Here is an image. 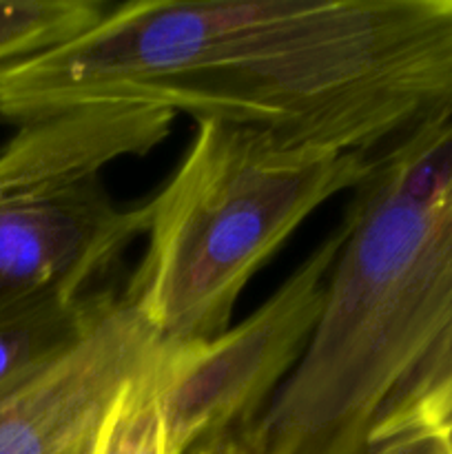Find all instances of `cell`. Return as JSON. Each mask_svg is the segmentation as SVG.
<instances>
[{"label":"cell","mask_w":452,"mask_h":454,"mask_svg":"<svg viewBox=\"0 0 452 454\" xmlns=\"http://www.w3.org/2000/svg\"><path fill=\"white\" fill-rule=\"evenodd\" d=\"M452 102V0H133L0 69V120L97 105L379 153Z\"/></svg>","instance_id":"obj_1"},{"label":"cell","mask_w":452,"mask_h":454,"mask_svg":"<svg viewBox=\"0 0 452 454\" xmlns=\"http://www.w3.org/2000/svg\"><path fill=\"white\" fill-rule=\"evenodd\" d=\"M304 357L248 454H370L452 388V102L372 155Z\"/></svg>","instance_id":"obj_2"},{"label":"cell","mask_w":452,"mask_h":454,"mask_svg":"<svg viewBox=\"0 0 452 454\" xmlns=\"http://www.w3.org/2000/svg\"><path fill=\"white\" fill-rule=\"evenodd\" d=\"M372 155L198 122L149 200L144 260L124 297L164 344L217 337L253 275L323 202L357 189Z\"/></svg>","instance_id":"obj_3"},{"label":"cell","mask_w":452,"mask_h":454,"mask_svg":"<svg viewBox=\"0 0 452 454\" xmlns=\"http://www.w3.org/2000/svg\"><path fill=\"white\" fill-rule=\"evenodd\" d=\"M177 115L97 105L18 127L0 149V309L29 297H87L149 229V200L120 207L102 173L146 155Z\"/></svg>","instance_id":"obj_4"},{"label":"cell","mask_w":452,"mask_h":454,"mask_svg":"<svg viewBox=\"0 0 452 454\" xmlns=\"http://www.w3.org/2000/svg\"><path fill=\"white\" fill-rule=\"evenodd\" d=\"M346 233L341 220L335 233L238 326L211 340L162 346L155 393L168 452L189 454L217 434L242 433L261 415L313 340Z\"/></svg>","instance_id":"obj_5"},{"label":"cell","mask_w":452,"mask_h":454,"mask_svg":"<svg viewBox=\"0 0 452 454\" xmlns=\"http://www.w3.org/2000/svg\"><path fill=\"white\" fill-rule=\"evenodd\" d=\"M162 344L127 297L97 291L69 344L0 386V454H97L120 395Z\"/></svg>","instance_id":"obj_6"},{"label":"cell","mask_w":452,"mask_h":454,"mask_svg":"<svg viewBox=\"0 0 452 454\" xmlns=\"http://www.w3.org/2000/svg\"><path fill=\"white\" fill-rule=\"evenodd\" d=\"M96 293L71 297L49 293L0 309V386L69 344L91 315Z\"/></svg>","instance_id":"obj_7"},{"label":"cell","mask_w":452,"mask_h":454,"mask_svg":"<svg viewBox=\"0 0 452 454\" xmlns=\"http://www.w3.org/2000/svg\"><path fill=\"white\" fill-rule=\"evenodd\" d=\"M109 9L100 0H0V69L78 38Z\"/></svg>","instance_id":"obj_8"},{"label":"cell","mask_w":452,"mask_h":454,"mask_svg":"<svg viewBox=\"0 0 452 454\" xmlns=\"http://www.w3.org/2000/svg\"><path fill=\"white\" fill-rule=\"evenodd\" d=\"M160 353L122 390L106 421L97 454H171L155 393V364Z\"/></svg>","instance_id":"obj_9"},{"label":"cell","mask_w":452,"mask_h":454,"mask_svg":"<svg viewBox=\"0 0 452 454\" xmlns=\"http://www.w3.org/2000/svg\"><path fill=\"white\" fill-rule=\"evenodd\" d=\"M370 454H452V393L428 428L401 434Z\"/></svg>","instance_id":"obj_10"},{"label":"cell","mask_w":452,"mask_h":454,"mask_svg":"<svg viewBox=\"0 0 452 454\" xmlns=\"http://www.w3.org/2000/svg\"><path fill=\"white\" fill-rule=\"evenodd\" d=\"M189 454H248V448L244 446L239 433H224L213 439H207V442L199 443Z\"/></svg>","instance_id":"obj_11"}]
</instances>
